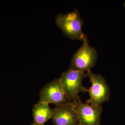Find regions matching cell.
<instances>
[{"instance_id": "6da1fadb", "label": "cell", "mask_w": 125, "mask_h": 125, "mask_svg": "<svg viewBox=\"0 0 125 125\" xmlns=\"http://www.w3.org/2000/svg\"><path fill=\"white\" fill-rule=\"evenodd\" d=\"M86 76L85 72L72 68L62 73L60 80L65 95L70 103L73 104L80 100L79 94L86 92L87 88L83 85V80Z\"/></svg>"}, {"instance_id": "7a4b0ae2", "label": "cell", "mask_w": 125, "mask_h": 125, "mask_svg": "<svg viewBox=\"0 0 125 125\" xmlns=\"http://www.w3.org/2000/svg\"><path fill=\"white\" fill-rule=\"evenodd\" d=\"M56 24L65 35L71 39L80 40L83 42L88 40L87 36L82 31L83 21L76 10L58 15L56 18Z\"/></svg>"}, {"instance_id": "3957f363", "label": "cell", "mask_w": 125, "mask_h": 125, "mask_svg": "<svg viewBox=\"0 0 125 125\" xmlns=\"http://www.w3.org/2000/svg\"><path fill=\"white\" fill-rule=\"evenodd\" d=\"M86 75L92 83L91 87L86 89L90 97L86 103L102 106L110 98L111 91L109 85L104 77L100 74H94L90 70L87 72Z\"/></svg>"}, {"instance_id": "277c9868", "label": "cell", "mask_w": 125, "mask_h": 125, "mask_svg": "<svg viewBox=\"0 0 125 125\" xmlns=\"http://www.w3.org/2000/svg\"><path fill=\"white\" fill-rule=\"evenodd\" d=\"M97 58L96 50L86 40L73 57L71 68L83 72L89 71L95 65Z\"/></svg>"}, {"instance_id": "5b68a950", "label": "cell", "mask_w": 125, "mask_h": 125, "mask_svg": "<svg viewBox=\"0 0 125 125\" xmlns=\"http://www.w3.org/2000/svg\"><path fill=\"white\" fill-rule=\"evenodd\" d=\"M72 104L78 117L79 125H100L102 106L83 103L81 100Z\"/></svg>"}, {"instance_id": "8992f818", "label": "cell", "mask_w": 125, "mask_h": 125, "mask_svg": "<svg viewBox=\"0 0 125 125\" xmlns=\"http://www.w3.org/2000/svg\"><path fill=\"white\" fill-rule=\"evenodd\" d=\"M40 99L39 102L53 104L56 106L69 103L60 78L48 83L42 88L40 92Z\"/></svg>"}, {"instance_id": "52a82bcc", "label": "cell", "mask_w": 125, "mask_h": 125, "mask_svg": "<svg viewBox=\"0 0 125 125\" xmlns=\"http://www.w3.org/2000/svg\"><path fill=\"white\" fill-rule=\"evenodd\" d=\"M52 118L55 125H78V117L72 104L69 103L52 109Z\"/></svg>"}, {"instance_id": "ba28073f", "label": "cell", "mask_w": 125, "mask_h": 125, "mask_svg": "<svg viewBox=\"0 0 125 125\" xmlns=\"http://www.w3.org/2000/svg\"><path fill=\"white\" fill-rule=\"evenodd\" d=\"M47 103L39 102L34 105L32 109L33 124L45 125L52 118L53 111Z\"/></svg>"}, {"instance_id": "9c48e42d", "label": "cell", "mask_w": 125, "mask_h": 125, "mask_svg": "<svg viewBox=\"0 0 125 125\" xmlns=\"http://www.w3.org/2000/svg\"><path fill=\"white\" fill-rule=\"evenodd\" d=\"M123 5H124V7H125V2L123 4Z\"/></svg>"}, {"instance_id": "30bf717a", "label": "cell", "mask_w": 125, "mask_h": 125, "mask_svg": "<svg viewBox=\"0 0 125 125\" xmlns=\"http://www.w3.org/2000/svg\"><path fill=\"white\" fill-rule=\"evenodd\" d=\"M34 125V124H33H33H32V125Z\"/></svg>"}, {"instance_id": "8fae6325", "label": "cell", "mask_w": 125, "mask_h": 125, "mask_svg": "<svg viewBox=\"0 0 125 125\" xmlns=\"http://www.w3.org/2000/svg\"></svg>"}]
</instances>
